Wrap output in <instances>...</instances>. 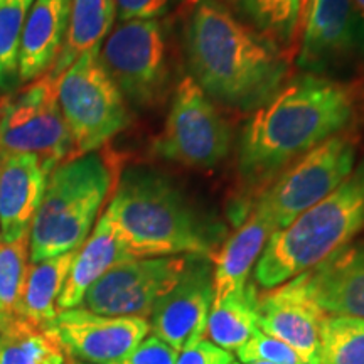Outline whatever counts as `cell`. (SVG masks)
<instances>
[{
	"label": "cell",
	"instance_id": "cell-1",
	"mask_svg": "<svg viewBox=\"0 0 364 364\" xmlns=\"http://www.w3.org/2000/svg\"><path fill=\"white\" fill-rule=\"evenodd\" d=\"M356 110V93L339 81L307 73L285 83L245 127L238 152L243 181L257 186L275 179L318 144L346 132Z\"/></svg>",
	"mask_w": 364,
	"mask_h": 364
},
{
	"label": "cell",
	"instance_id": "cell-2",
	"mask_svg": "<svg viewBox=\"0 0 364 364\" xmlns=\"http://www.w3.org/2000/svg\"><path fill=\"white\" fill-rule=\"evenodd\" d=\"M191 78L235 110L265 105L287 83L290 63L280 46L228 11L220 0H201L186 27Z\"/></svg>",
	"mask_w": 364,
	"mask_h": 364
},
{
	"label": "cell",
	"instance_id": "cell-3",
	"mask_svg": "<svg viewBox=\"0 0 364 364\" xmlns=\"http://www.w3.org/2000/svg\"><path fill=\"white\" fill-rule=\"evenodd\" d=\"M105 213L132 260L177 255L211 258L221 231L196 211L176 182L147 167L122 174Z\"/></svg>",
	"mask_w": 364,
	"mask_h": 364
},
{
	"label": "cell",
	"instance_id": "cell-4",
	"mask_svg": "<svg viewBox=\"0 0 364 364\" xmlns=\"http://www.w3.org/2000/svg\"><path fill=\"white\" fill-rule=\"evenodd\" d=\"M364 231V161L339 188L284 230L275 231L255 265V282L273 289L312 270Z\"/></svg>",
	"mask_w": 364,
	"mask_h": 364
},
{
	"label": "cell",
	"instance_id": "cell-5",
	"mask_svg": "<svg viewBox=\"0 0 364 364\" xmlns=\"http://www.w3.org/2000/svg\"><path fill=\"white\" fill-rule=\"evenodd\" d=\"M115 182L112 162L98 152L59 164L48 177L31 225V263L78 250L88 238Z\"/></svg>",
	"mask_w": 364,
	"mask_h": 364
},
{
	"label": "cell",
	"instance_id": "cell-6",
	"mask_svg": "<svg viewBox=\"0 0 364 364\" xmlns=\"http://www.w3.org/2000/svg\"><path fill=\"white\" fill-rule=\"evenodd\" d=\"M63 73L46 71L0 98V161L17 154L38 157L49 172L73 159V142L58 102Z\"/></svg>",
	"mask_w": 364,
	"mask_h": 364
},
{
	"label": "cell",
	"instance_id": "cell-7",
	"mask_svg": "<svg viewBox=\"0 0 364 364\" xmlns=\"http://www.w3.org/2000/svg\"><path fill=\"white\" fill-rule=\"evenodd\" d=\"M58 102L73 142V159L97 152L129 125L127 102L90 49L63 73Z\"/></svg>",
	"mask_w": 364,
	"mask_h": 364
},
{
	"label": "cell",
	"instance_id": "cell-8",
	"mask_svg": "<svg viewBox=\"0 0 364 364\" xmlns=\"http://www.w3.org/2000/svg\"><path fill=\"white\" fill-rule=\"evenodd\" d=\"M358 140L341 132L285 167L258 196L260 208L275 228L284 230L309 208L329 196L351 176L356 166Z\"/></svg>",
	"mask_w": 364,
	"mask_h": 364
},
{
	"label": "cell",
	"instance_id": "cell-9",
	"mask_svg": "<svg viewBox=\"0 0 364 364\" xmlns=\"http://www.w3.org/2000/svg\"><path fill=\"white\" fill-rule=\"evenodd\" d=\"M100 61L125 102L135 107H156L166 93L169 58L159 21L118 22L100 48Z\"/></svg>",
	"mask_w": 364,
	"mask_h": 364
},
{
	"label": "cell",
	"instance_id": "cell-10",
	"mask_svg": "<svg viewBox=\"0 0 364 364\" xmlns=\"http://www.w3.org/2000/svg\"><path fill=\"white\" fill-rule=\"evenodd\" d=\"M231 149V127L213 100L188 76L177 86L154 154L188 167H215Z\"/></svg>",
	"mask_w": 364,
	"mask_h": 364
},
{
	"label": "cell",
	"instance_id": "cell-11",
	"mask_svg": "<svg viewBox=\"0 0 364 364\" xmlns=\"http://www.w3.org/2000/svg\"><path fill=\"white\" fill-rule=\"evenodd\" d=\"M189 255L130 260L113 267L86 292L81 309L110 317L149 318L188 265Z\"/></svg>",
	"mask_w": 364,
	"mask_h": 364
},
{
	"label": "cell",
	"instance_id": "cell-12",
	"mask_svg": "<svg viewBox=\"0 0 364 364\" xmlns=\"http://www.w3.org/2000/svg\"><path fill=\"white\" fill-rule=\"evenodd\" d=\"M70 358L95 364H120L149 334L145 317H110L86 309L61 311L48 324Z\"/></svg>",
	"mask_w": 364,
	"mask_h": 364
},
{
	"label": "cell",
	"instance_id": "cell-13",
	"mask_svg": "<svg viewBox=\"0 0 364 364\" xmlns=\"http://www.w3.org/2000/svg\"><path fill=\"white\" fill-rule=\"evenodd\" d=\"M213 299L211 258L189 255L179 282L159 300L150 314V329L177 353L184 351L203 341L206 334Z\"/></svg>",
	"mask_w": 364,
	"mask_h": 364
},
{
	"label": "cell",
	"instance_id": "cell-14",
	"mask_svg": "<svg viewBox=\"0 0 364 364\" xmlns=\"http://www.w3.org/2000/svg\"><path fill=\"white\" fill-rule=\"evenodd\" d=\"M326 316L314 299L306 272L258 294V326L263 334L290 346L304 364H318Z\"/></svg>",
	"mask_w": 364,
	"mask_h": 364
},
{
	"label": "cell",
	"instance_id": "cell-15",
	"mask_svg": "<svg viewBox=\"0 0 364 364\" xmlns=\"http://www.w3.org/2000/svg\"><path fill=\"white\" fill-rule=\"evenodd\" d=\"M361 36L363 17L353 0H312L297 65L309 75H322L354 54Z\"/></svg>",
	"mask_w": 364,
	"mask_h": 364
},
{
	"label": "cell",
	"instance_id": "cell-16",
	"mask_svg": "<svg viewBox=\"0 0 364 364\" xmlns=\"http://www.w3.org/2000/svg\"><path fill=\"white\" fill-rule=\"evenodd\" d=\"M49 174L29 154L0 161V240L16 241L29 235Z\"/></svg>",
	"mask_w": 364,
	"mask_h": 364
},
{
	"label": "cell",
	"instance_id": "cell-17",
	"mask_svg": "<svg viewBox=\"0 0 364 364\" xmlns=\"http://www.w3.org/2000/svg\"><path fill=\"white\" fill-rule=\"evenodd\" d=\"M306 275L326 314L364 318V238L346 245Z\"/></svg>",
	"mask_w": 364,
	"mask_h": 364
},
{
	"label": "cell",
	"instance_id": "cell-18",
	"mask_svg": "<svg viewBox=\"0 0 364 364\" xmlns=\"http://www.w3.org/2000/svg\"><path fill=\"white\" fill-rule=\"evenodd\" d=\"M71 0H34L19 48L21 83H31L53 68L65 46Z\"/></svg>",
	"mask_w": 364,
	"mask_h": 364
},
{
	"label": "cell",
	"instance_id": "cell-19",
	"mask_svg": "<svg viewBox=\"0 0 364 364\" xmlns=\"http://www.w3.org/2000/svg\"><path fill=\"white\" fill-rule=\"evenodd\" d=\"M273 233L275 228L270 220L260 208L253 204L250 215L216 255L213 268V306L240 292L247 285L250 272L257 265L267 241Z\"/></svg>",
	"mask_w": 364,
	"mask_h": 364
},
{
	"label": "cell",
	"instance_id": "cell-20",
	"mask_svg": "<svg viewBox=\"0 0 364 364\" xmlns=\"http://www.w3.org/2000/svg\"><path fill=\"white\" fill-rule=\"evenodd\" d=\"M112 218L103 213L95 230L76 252L70 275L58 299V311H70L81 306L85 295L107 272L120 263L130 262Z\"/></svg>",
	"mask_w": 364,
	"mask_h": 364
},
{
	"label": "cell",
	"instance_id": "cell-21",
	"mask_svg": "<svg viewBox=\"0 0 364 364\" xmlns=\"http://www.w3.org/2000/svg\"><path fill=\"white\" fill-rule=\"evenodd\" d=\"M76 252L78 250L38 263H29L16 316L41 326L51 324L59 314L56 304L70 275Z\"/></svg>",
	"mask_w": 364,
	"mask_h": 364
},
{
	"label": "cell",
	"instance_id": "cell-22",
	"mask_svg": "<svg viewBox=\"0 0 364 364\" xmlns=\"http://www.w3.org/2000/svg\"><path fill=\"white\" fill-rule=\"evenodd\" d=\"M68 359L48 326L21 316L0 318V364H68Z\"/></svg>",
	"mask_w": 364,
	"mask_h": 364
},
{
	"label": "cell",
	"instance_id": "cell-23",
	"mask_svg": "<svg viewBox=\"0 0 364 364\" xmlns=\"http://www.w3.org/2000/svg\"><path fill=\"white\" fill-rule=\"evenodd\" d=\"M115 19L113 0H71L65 46L53 66L65 73L81 54L102 48L103 41L112 33Z\"/></svg>",
	"mask_w": 364,
	"mask_h": 364
},
{
	"label": "cell",
	"instance_id": "cell-24",
	"mask_svg": "<svg viewBox=\"0 0 364 364\" xmlns=\"http://www.w3.org/2000/svg\"><path fill=\"white\" fill-rule=\"evenodd\" d=\"M258 331V290L253 284L211 307L206 334L221 349H238Z\"/></svg>",
	"mask_w": 364,
	"mask_h": 364
},
{
	"label": "cell",
	"instance_id": "cell-25",
	"mask_svg": "<svg viewBox=\"0 0 364 364\" xmlns=\"http://www.w3.org/2000/svg\"><path fill=\"white\" fill-rule=\"evenodd\" d=\"M245 24L277 44L295 41L299 0H220Z\"/></svg>",
	"mask_w": 364,
	"mask_h": 364
},
{
	"label": "cell",
	"instance_id": "cell-26",
	"mask_svg": "<svg viewBox=\"0 0 364 364\" xmlns=\"http://www.w3.org/2000/svg\"><path fill=\"white\" fill-rule=\"evenodd\" d=\"M318 364H364V318L327 314Z\"/></svg>",
	"mask_w": 364,
	"mask_h": 364
},
{
	"label": "cell",
	"instance_id": "cell-27",
	"mask_svg": "<svg viewBox=\"0 0 364 364\" xmlns=\"http://www.w3.org/2000/svg\"><path fill=\"white\" fill-rule=\"evenodd\" d=\"M34 0H0V86L16 83L19 70V48L27 14Z\"/></svg>",
	"mask_w": 364,
	"mask_h": 364
},
{
	"label": "cell",
	"instance_id": "cell-28",
	"mask_svg": "<svg viewBox=\"0 0 364 364\" xmlns=\"http://www.w3.org/2000/svg\"><path fill=\"white\" fill-rule=\"evenodd\" d=\"M29 262V235L16 241L0 240V314L2 316H16Z\"/></svg>",
	"mask_w": 364,
	"mask_h": 364
},
{
	"label": "cell",
	"instance_id": "cell-29",
	"mask_svg": "<svg viewBox=\"0 0 364 364\" xmlns=\"http://www.w3.org/2000/svg\"><path fill=\"white\" fill-rule=\"evenodd\" d=\"M236 353L243 363L265 361L270 364H304L290 346L263 334L262 331L255 332L253 338L236 349Z\"/></svg>",
	"mask_w": 364,
	"mask_h": 364
},
{
	"label": "cell",
	"instance_id": "cell-30",
	"mask_svg": "<svg viewBox=\"0 0 364 364\" xmlns=\"http://www.w3.org/2000/svg\"><path fill=\"white\" fill-rule=\"evenodd\" d=\"M177 351L156 336L144 339L120 364H176Z\"/></svg>",
	"mask_w": 364,
	"mask_h": 364
},
{
	"label": "cell",
	"instance_id": "cell-31",
	"mask_svg": "<svg viewBox=\"0 0 364 364\" xmlns=\"http://www.w3.org/2000/svg\"><path fill=\"white\" fill-rule=\"evenodd\" d=\"M118 22L156 21L169 7L171 0H113Z\"/></svg>",
	"mask_w": 364,
	"mask_h": 364
},
{
	"label": "cell",
	"instance_id": "cell-32",
	"mask_svg": "<svg viewBox=\"0 0 364 364\" xmlns=\"http://www.w3.org/2000/svg\"><path fill=\"white\" fill-rule=\"evenodd\" d=\"M233 356L226 349H221L211 341H199L191 348L181 351L176 364H230Z\"/></svg>",
	"mask_w": 364,
	"mask_h": 364
},
{
	"label": "cell",
	"instance_id": "cell-33",
	"mask_svg": "<svg viewBox=\"0 0 364 364\" xmlns=\"http://www.w3.org/2000/svg\"><path fill=\"white\" fill-rule=\"evenodd\" d=\"M312 0H299V14H297V27H295V39L302 34L304 24H306L309 11H311Z\"/></svg>",
	"mask_w": 364,
	"mask_h": 364
},
{
	"label": "cell",
	"instance_id": "cell-34",
	"mask_svg": "<svg viewBox=\"0 0 364 364\" xmlns=\"http://www.w3.org/2000/svg\"><path fill=\"white\" fill-rule=\"evenodd\" d=\"M353 4H354V7L358 9L359 16H361L363 21H364V0H353Z\"/></svg>",
	"mask_w": 364,
	"mask_h": 364
},
{
	"label": "cell",
	"instance_id": "cell-35",
	"mask_svg": "<svg viewBox=\"0 0 364 364\" xmlns=\"http://www.w3.org/2000/svg\"><path fill=\"white\" fill-rule=\"evenodd\" d=\"M230 364H240V363H230ZM247 364H270V363H265V361H252V363H247Z\"/></svg>",
	"mask_w": 364,
	"mask_h": 364
},
{
	"label": "cell",
	"instance_id": "cell-36",
	"mask_svg": "<svg viewBox=\"0 0 364 364\" xmlns=\"http://www.w3.org/2000/svg\"><path fill=\"white\" fill-rule=\"evenodd\" d=\"M186 2H188L189 6H196V4H199V2H201V0H186Z\"/></svg>",
	"mask_w": 364,
	"mask_h": 364
},
{
	"label": "cell",
	"instance_id": "cell-37",
	"mask_svg": "<svg viewBox=\"0 0 364 364\" xmlns=\"http://www.w3.org/2000/svg\"><path fill=\"white\" fill-rule=\"evenodd\" d=\"M2 317H7V316H2V314H0V318H2Z\"/></svg>",
	"mask_w": 364,
	"mask_h": 364
}]
</instances>
